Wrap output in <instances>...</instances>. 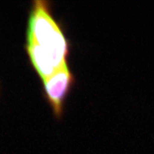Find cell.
Masks as SVG:
<instances>
[{
	"mask_svg": "<svg viewBox=\"0 0 154 154\" xmlns=\"http://www.w3.org/2000/svg\"><path fill=\"white\" fill-rule=\"evenodd\" d=\"M26 39V44H33L47 55L57 69L67 64L68 41L47 2H34L29 17Z\"/></svg>",
	"mask_w": 154,
	"mask_h": 154,
	"instance_id": "cell-1",
	"label": "cell"
},
{
	"mask_svg": "<svg viewBox=\"0 0 154 154\" xmlns=\"http://www.w3.org/2000/svg\"><path fill=\"white\" fill-rule=\"evenodd\" d=\"M43 82L46 98L54 113L57 117L61 116L65 99L74 82V77L68 64L61 67Z\"/></svg>",
	"mask_w": 154,
	"mask_h": 154,
	"instance_id": "cell-2",
	"label": "cell"
}]
</instances>
